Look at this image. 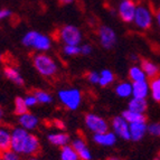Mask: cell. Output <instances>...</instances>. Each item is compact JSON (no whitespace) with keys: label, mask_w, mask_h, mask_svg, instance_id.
Wrapping results in <instances>:
<instances>
[{"label":"cell","mask_w":160,"mask_h":160,"mask_svg":"<svg viewBox=\"0 0 160 160\" xmlns=\"http://www.w3.org/2000/svg\"><path fill=\"white\" fill-rule=\"evenodd\" d=\"M138 6L136 5V1L133 0H123L119 6V16L121 20L124 22H132L136 15V10Z\"/></svg>","instance_id":"obj_9"},{"label":"cell","mask_w":160,"mask_h":160,"mask_svg":"<svg viewBox=\"0 0 160 160\" xmlns=\"http://www.w3.org/2000/svg\"><path fill=\"white\" fill-rule=\"evenodd\" d=\"M115 80L114 74L112 73V71L110 69H102L100 72V81H99V85L102 88H105V86L111 85Z\"/></svg>","instance_id":"obj_24"},{"label":"cell","mask_w":160,"mask_h":160,"mask_svg":"<svg viewBox=\"0 0 160 160\" xmlns=\"http://www.w3.org/2000/svg\"><path fill=\"white\" fill-rule=\"evenodd\" d=\"M59 3H62V5H67V3H71L73 1V0H58Z\"/></svg>","instance_id":"obj_37"},{"label":"cell","mask_w":160,"mask_h":160,"mask_svg":"<svg viewBox=\"0 0 160 160\" xmlns=\"http://www.w3.org/2000/svg\"><path fill=\"white\" fill-rule=\"evenodd\" d=\"M140 66L142 67V69L144 71L146 75H147L148 78H153L156 76L159 75L160 68L155 62L150 61V59H141L140 62Z\"/></svg>","instance_id":"obj_18"},{"label":"cell","mask_w":160,"mask_h":160,"mask_svg":"<svg viewBox=\"0 0 160 160\" xmlns=\"http://www.w3.org/2000/svg\"><path fill=\"white\" fill-rule=\"evenodd\" d=\"M22 44L28 48H32L39 53H45L52 46V40L47 35L38 32H28L22 37Z\"/></svg>","instance_id":"obj_3"},{"label":"cell","mask_w":160,"mask_h":160,"mask_svg":"<svg viewBox=\"0 0 160 160\" xmlns=\"http://www.w3.org/2000/svg\"><path fill=\"white\" fill-rule=\"evenodd\" d=\"M61 160H80L78 152L72 147V144H66L61 148Z\"/></svg>","instance_id":"obj_25"},{"label":"cell","mask_w":160,"mask_h":160,"mask_svg":"<svg viewBox=\"0 0 160 160\" xmlns=\"http://www.w3.org/2000/svg\"><path fill=\"white\" fill-rule=\"evenodd\" d=\"M148 133V123L147 121L130 123V140L132 141H140Z\"/></svg>","instance_id":"obj_11"},{"label":"cell","mask_w":160,"mask_h":160,"mask_svg":"<svg viewBox=\"0 0 160 160\" xmlns=\"http://www.w3.org/2000/svg\"><path fill=\"white\" fill-rule=\"evenodd\" d=\"M34 95L36 96L37 102L40 104H49L53 102V96L48 93L47 91H44V90H37V91H35Z\"/></svg>","instance_id":"obj_27"},{"label":"cell","mask_w":160,"mask_h":160,"mask_svg":"<svg viewBox=\"0 0 160 160\" xmlns=\"http://www.w3.org/2000/svg\"><path fill=\"white\" fill-rule=\"evenodd\" d=\"M93 140L101 147H113L117 143L118 137L113 131H105L101 133H94Z\"/></svg>","instance_id":"obj_12"},{"label":"cell","mask_w":160,"mask_h":160,"mask_svg":"<svg viewBox=\"0 0 160 160\" xmlns=\"http://www.w3.org/2000/svg\"><path fill=\"white\" fill-rule=\"evenodd\" d=\"M133 22L139 29L147 30L152 25V13L147 7L144 6H138L134 15Z\"/></svg>","instance_id":"obj_7"},{"label":"cell","mask_w":160,"mask_h":160,"mask_svg":"<svg viewBox=\"0 0 160 160\" xmlns=\"http://www.w3.org/2000/svg\"><path fill=\"white\" fill-rule=\"evenodd\" d=\"M153 160H160V157H159V158H155Z\"/></svg>","instance_id":"obj_42"},{"label":"cell","mask_w":160,"mask_h":160,"mask_svg":"<svg viewBox=\"0 0 160 160\" xmlns=\"http://www.w3.org/2000/svg\"><path fill=\"white\" fill-rule=\"evenodd\" d=\"M11 149L24 156H35L40 149L39 139L30 131L17 127L11 130Z\"/></svg>","instance_id":"obj_1"},{"label":"cell","mask_w":160,"mask_h":160,"mask_svg":"<svg viewBox=\"0 0 160 160\" xmlns=\"http://www.w3.org/2000/svg\"><path fill=\"white\" fill-rule=\"evenodd\" d=\"M150 95V84L148 81L132 83V98L146 99Z\"/></svg>","instance_id":"obj_14"},{"label":"cell","mask_w":160,"mask_h":160,"mask_svg":"<svg viewBox=\"0 0 160 160\" xmlns=\"http://www.w3.org/2000/svg\"><path fill=\"white\" fill-rule=\"evenodd\" d=\"M150 95L155 102H160V75L151 78L150 81Z\"/></svg>","instance_id":"obj_23"},{"label":"cell","mask_w":160,"mask_h":160,"mask_svg":"<svg viewBox=\"0 0 160 160\" xmlns=\"http://www.w3.org/2000/svg\"><path fill=\"white\" fill-rule=\"evenodd\" d=\"M63 53L66 56H76L81 54V48L78 45H65L63 48Z\"/></svg>","instance_id":"obj_30"},{"label":"cell","mask_w":160,"mask_h":160,"mask_svg":"<svg viewBox=\"0 0 160 160\" xmlns=\"http://www.w3.org/2000/svg\"><path fill=\"white\" fill-rule=\"evenodd\" d=\"M48 141L51 142L53 146H56V147H64L66 144H68L69 142V136L65 132H52L47 136Z\"/></svg>","instance_id":"obj_17"},{"label":"cell","mask_w":160,"mask_h":160,"mask_svg":"<svg viewBox=\"0 0 160 160\" xmlns=\"http://www.w3.org/2000/svg\"><path fill=\"white\" fill-rule=\"evenodd\" d=\"M81 54L82 55H90L92 53V46L88 45V44H84V45L81 46Z\"/></svg>","instance_id":"obj_34"},{"label":"cell","mask_w":160,"mask_h":160,"mask_svg":"<svg viewBox=\"0 0 160 160\" xmlns=\"http://www.w3.org/2000/svg\"><path fill=\"white\" fill-rule=\"evenodd\" d=\"M111 128L118 138L130 140V123L122 115L113 118L111 121Z\"/></svg>","instance_id":"obj_8"},{"label":"cell","mask_w":160,"mask_h":160,"mask_svg":"<svg viewBox=\"0 0 160 160\" xmlns=\"http://www.w3.org/2000/svg\"><path fill=\"white\" fill-rule=\"evenodd\" d=\"M129 78L132 83L134 82H143V81H148V78L144 71L140 65H132L129 68Z\"/></svg>","instance_id":"obj_20"},{"label":"cell","mask_w":160,"mask_h":160,"mask_svg":"<svg viewBox=\"0 0 160 160\" xmlns=\"http://www.w3.org/2000/svg\"><path fill=\"white\" fill-rule=\"evenodd\" d=\"M84 123H85L86 128L91 132H93V134L109 131L110 128L108 121L95 113H88L84 118Z\"/></svg>","instance_id":"obj_5"},{"label":"cell","mask_w":160,"mask_h":160,"mask_svg":"<svg viewBox=\"0 0 160 160\" xmlns=\"http://www.w3.org/2000/svg\"><path fill=\"white\" fill-rule=\"evenodd\" d=\"M58 100L66 109L71 111H75L80 108L82 103V93L78 88H63L59 90L58 93Z\"/></svg>","instance_id":"obj_4"},{"label":"cell","mask_w":160,"mask_h":160,"mask_svg":"<svg viewBox=\"0 0 160 160\" xmlns=\"http://www.w3.org/2000/svg\"><path fill=\"white\" fill-rule=\"evenodd\" d=\"M128 109L138 113H146L148 109V102L146 99H137V98H131L128 103Z\"/></svg>","instance_id":"obj_21"},{"label":"cell","mask_w":160,"mask_h":160,"mask_svg":"<svg viewBox=\"0 0 160 160\" xmlns=\"http://www.w3.org/2000/svg\"><path fill=\"white\" fill-rule=\"evenodd\" d=\"M121 115H122V117L124 118L129 123L146 121V115H144L143 113L133 112V111H131V110H129V109H127L126 111H123V113Z\"/></svg>","instance_id":"obj_26"},{"label":"cell","mask_w":160,"mask_h":160,"mask_svg":"<svg viewBox=\"0 0 160 160\" xmlns=\"http://www.w3.org/2000/svg\"><path fill=\"white\" fill-rule=\"evenodd\" d=\"M148 134L155 138H160V122H151L148 124Z\"/></svg>","instance_id":"obj_31"},{"label":"cell","mask_w":160,"mask_h":160,"mask_svg":"<svg viewBox=\"0 0 160 160\" xmlns=\"http://www.w3.org/2000/svg\"><path fill=\"white\" fill-rule=\"evenodd\" d=\"M3 74L9 81L16 84V85H22L24 84V78H22V74L19 72L18 69L15 68L12 66H6L3 69Z\"/></svg>","instance_id":"obj_19"},{"label":"cell","mask_w":160,"mask_h":160,"mask_svg":"<svg viewBox=\"0 0 160 160\" xmlns=\"http://www.w3.org/2000/svg\"><path fill=\"white\" fill-rule=\"evenodd\" d=\"M88 81L91 84H99V81H100V73L98 72H90L86 76Z\"/></svg>","instance_id":"obj_33"},{"label":"cell","mask_w":160,"mask_h":160,"mask_svg":"<svg viewBox=\"0 0 160 160\" xmlns=\"http://www.w3.org/2000/svg\"><path fill=\"white\" fill-rule=\"evenodd\" d=\"M58 37L64 45H80L82 40V34L78 27L67 25L61 28Z\"/></svg>","instance_id":"obj_6"},{"label":"cell","mask_w":160,"mask_h":160,"mask_svg":"<svg viewBox=\"0 0 160 160\" xmlns=\"http://www.w3.org/2000/svg\"><path fill=\"white\" fill-rule=\"evenodd\" d=\"M11 148V131L6 128H0V151Z\"/></svg>","instance_id":"obj_22"},{"label":"cell","mask_w":160,"mask_h":160,"mask_svg":"<svg viewBox=\"0 0 160 160\" xmlns=\"http://www.w3.org/2000/svg\"><path fill=\"white\" fill-rule=\"evenodd\" d=\"M0 160H20L19 153H17L15 150L10 149L0 151Z\"/></svg>","instance_id":"obj_29"},{"label":"cell","mask_w":160,"mask_h":160,"mask_svg":"<svg viewBox=\"0 0 160 160\" xmlns=\"http://www.w3.org/2000/svg\"><path fill=\"white\" fill-rule=\"evenodd\" d=\"M114 92L121 99L132 98V82L131 81H122L118 83L114 88Z\"/></svg>","instance_id":"obj_16"},{"label":"cell","mask_w":160,"mask_h":160,"mask_svg":"<svg viewBox=\"0 0 160 160\" xmlns=\"http://www.w3.org/2000/svg\"><path fill=\"white\" fill-rule=\"evenodd\" d=\"M18 123L22 128L26 129V130H28V131H32V130H35V129L38 127L39 120H38V118L35 114L27 112V113H25V114L19 115Z\"/></svg>","instance_id":"obj_15"},{"label":"cell","mask_w":160,"mask_h":160,"mask_svg":"<svg viewBox=\"0 0 160 160\" xmlns=\"http://www.w3.org/2000/svg\"><path fill=\"white\" fill-rule=\"evenodd\" d=\"M72 147L78 152L80 160H92L91 150L88 149L85 140L82 138H76L72 141Z\"/></svg>","instance_id":"obj_13"},{"label":"cell","mask_w":160,"mask_h":160,"mask_svg":"<svg viewBox=\"0 0 160 160\" xmlns=\"http://www.w3.org/2000/svg\"><path fill=\"white\" fill-rule=\"evenodd\" d=\"M99 39L104 48L111 49L117 43V34L111 27L102 26L99 29Z\"/></svg>","instance_id":"obj_10"},{"label":"cell","mask_w":160,"mask_h":160,"mask_svg":"<svg viewBox=\"0 0 160 160\" xmlns=\"http://www.w3.org/2000/svg\"><path fill=\"white\" fill-rule=\"evenodd\" d=\"M28 109L29 108L27 107L26 103H25L24 98H20V96H17L15 99V114L19 115L25 114V113L28 112Z\"/></svg>","instance_id":"obj_28"},{"label":"cell","mask_w":160,"mask_h":160,"mask_svg":"<svg viewBox=\"0 0 160 160\" xmlns=\"http://www.w3.org/2000/svg\"><path fill=\"white\" fill-rule=\"evenodd\" d=\"M156 20H157V24L158 26L160 27V8L156 11Z\"/></svg>","instance_id":"obj_36"},{"label":"cell","mask_w":160,"mask_h":160,"mask_svg":"<svg viewBox=\"0 0 160 160\" xmlns=\"http://www.w3.org/2000/svg\"><path fill=\"white\" fill-rule=\"evenodd\" d=\"M10 15H11V12L8 9H1V10H0V20H1V19H5L6 17H9Z\"/></svg>","instance_id":"obj_35"},{"label":"cell","mask_w":160,"mask_h":160,"mask_svg":"<svg viewBox=\"0 0 160 160\" xmlns=\"http://www.w3.org/2000/svg\"><path fill=\"white\" fill-rule=\"evenodd\" d=\"M26 160H39V159H38V158H36L35 156H30V157H29V158H27Z\"/></svg>","instance_id":"obj_39"},{"label":"cell","mask_w":160,"mask_h":160,"mask_svg":"<svg viewBox=\"0 0 160 160\" xmlns=\"http://www.w3.org/2000/svg\"><path fill=\"white\" fill-rule=\"evenodd\" d=\"M107 160H121L120 158H118V157H110V158H108Z\"/></svg>","instance_id":"obj_40"},{"label":"cell","mask_w":160,"mask_h":160,"mask_svg":"<svg viewBox=\"0 0 160 160\" xmlns=\"http://www.w3.org/2000/svg\"><path fill=\"white\" fill-rule=\"evenodd\" d=\"M24 100H25V103H26V105H27L28 108L35 107V105H36V104L38 103V102H37V99H36V96L34 95V93L26 95V96L24 98Z\"/></svg>","instance_id":"obj_32"},{"label":"cell","mask_w":160,"mask_h":160,"mask_svg":"<svg viewBox=\"0 0 160 160\" xmlns=\"http://www.w3.org/2000/svg\"><path fill=\"white\" fill-rule=\"evenodd\" d=\"M3 119V110L2 108H0V120H2Z\"/></svg>","instance_id":"obj_38"},{"label":"cell","mask_w":160,"mask_h":160,"mask_svg":"<svg viewBox=\"0 0 160 160\" xmlns=\"http://www.w3.org/2000/svg\"><path fill=\"white\" fill-rule=\"evenodd\" d=\"M35 69L44 78H53L58 72V65L53 57L45 53H38L32 57Z\"/></svg>","instance_id":"obj_2"},{"label":"cell","mask_w":160,"mask_h":160,"mask_svg":"<svg viewBox=\"0 0 160 160\" xmlns=\"http://www.w3.org/2000/svg\"><path fill=\"white\" fill-rule=\"evenodd\" d=\"M2 59V55H1V53H0V61Z\"/></svg>","instance_id":"obj_41"}]
</instances>
